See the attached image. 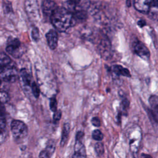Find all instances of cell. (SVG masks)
I'll return each instance as SVG.
<instances>
[{
    "label": "cell",
    "mask_w": 158,
    "mask_h": 158,
    "mask_svg": "<svg viewBox=\"0 0 158 158\" xmlns=\"http://www.w3.org/2000/svg\"><path fill=\"white\" fill-rule=\"evenodd\" d=\"M50 20L55 28L60 32L66 31L77 23L73 14L64 7H57Z\"/></svg>",
    "instance_id": "obj_1"
},
{
    "label": "cell",
    "mask_w": 158,
    "mask_h": 158,
    "mask_svg": "<svg viewBox=\"0 0 158 158\" xmlns=\"http://www.w3.org/2000/svg\"><path fill=\"white\" fill-rule=\"evenodd\" d=\"M10 129L14 139L21 141L24 139L28 135V128L26 124L21 120H14L11 122Z\"/></svg>",
    "instance_id": "obj_2"
},
{
    "label": "cell",
    "mask_w": 158,
    "mask_h": 158,
    "mask_svg": "<svg viewBox=\"0 0 158 158\" xmlns=\"http://www.w3.org/2000/svg\"><path fill=\"white\" fill-rule=\"evenodd\" d=\"M6 51L15 58H19L24 52L22 44L19 40L15 38L9 37L6 48Z\"/></svg>",
    "instance_id": "obj_3"
},
{
    "label": "cell",
    "mask_w": 158,
    "mask_h": 158,
    "mask_svg": "<svg viewBox=\"0 0 158 158\" xmlns=\"http://www.w3.org/2000/svg\"><path fill=\"white\" fill-rule=\"evenodd\" d=\"M0 69L1 80L6 82H14L19 77L17 69L12 64Z\"/></svg>",
    "instance_id": "obj_4"
},
{
    "label": "cell",
    "mask_w": 158,
    "mask_h": 158,
    "mask_svg": "<svg viewBox=\"0 0 158 158\" xmlns=\"http://www.w3.org/2000/svg\"><path fill=\"white\" fill-rule=\"evenodd\" d=\"M98 48L99 52L103 59L107 60L111 57V44L107 37L104 35H102L98 41Z\"/></svg>",
    "instance_id": "obj_5"
},
{
    "label": "cell",
    "mask_w": 158,
    "mask_h": 158,
    "mask_svg": "<svg viewBox=\"0 0 158 158\" xmlns=\"http://www.w3.org/2000/svg\"><path fill=\"white\" fill-rule=\"evenodd\" d=\"M26 12L31 21H37L40 18V11L36 1L27 0L25 1Z\"/></svg>",
    "instance_id": "obj_6"
},
{
    "label": "cell",
    "mask_w": 158,
    "mask_h": 158,
    "mask_svg": "<svg viewBox=\"0 0 158 158\" xmlns=\"http://www.w3.org/2000/svg\"><path fill=\"white\" fill-rule=\"evenodd\" d=\"M133 50L134 52L144 60H149L150 58V52L148 48L141 41L136 40L133 41Z\"/></svg>",
    "instance_id": "obj_7"
},
{
    "label": "cell",
    "mask_w": 158,
    "mask_h": 158,
    "mask_svg": "<svg viewBox=\"0 0 158 158\" xmlns=\"http://www.w3.org/2000/svg\"><path fill=\"white\" fill-rule=\"evenodd\" d=\"M0 130H1V143H2L7 138V131L6 129V120L5 117V109L3 104H1L0 111Z\"/></svg>",
    "instance_id": "obj_8"
},
{
    "label": "cell",
    "mask_w": 158,
    "mask_h": 158,
    "mask_svg": "<svg viewBox=\"0 0 158 158\" xmlns=\"http://www.w3.org/2000/svg\"><path fill=\"white\" fill-rule=\"evenodd\" d=\"M57 7L56 2L53 1L44 0L41 4L42 11L44 15L49 19H51L52 14Z\"/></svg>",
    "instance_id": "obj_9"
},
{
    "label": "cell",
    "mask_w": 158,
    "mask_h": 158,
    "mask_svg": "<svg viewBox=\"0 0 158 158\" xmlns=\"http://www.w3.org/2000/svg\"><path fill=\"white\" fill-rule=\"evenodd\" d=\"M46 38L50 49L52 50H54L57 46L59 38L57 32L54 29H51L46 33Z\"/></svg>",
    "instance_id": "obj_10"
},
{
    "label": "cell",
    "mask_w": 158,
    "mask_h": 158,
    "mask_svg": "<svg viewBox=\"0 0 158 158\" xmlns=\"http://www.w3.org/2000/svg\"><path fill=\"white\" fill-rule=\"evenodd\" d=\"M72 158H86L85 148L82 143V139H75L74 153Z\"/></svg>",
    "instance_id": "obj_11"
},
{
    "label": "cell",
    "mask_w": 158,
    "mask_h": 158,
    "mask_svg": "<svg viewBox=\"0 0 158 158\" xmlns=\"http://www.w3.org/2000/svg\"><path fill=\"white\" fill-rule=\"evenodd\" d=\"M133 5L138 11L144 14L149 13L147 0H135L133 1Z\"/></svg>",
    "instance_id": "obj_12"
},
{
    "label": "cell",
    "mask_w": 158,
    "mask_h": 158,
    "mask_svg": "<svg viewBox=\"0 0 158 158\" xmlns=\"http://www.w3.org/2000/svg\"><path fill=\"white\" fill-rule=\"evenodd\" d=\"M112 71L117 75H122L127 77H130L131 74L128 69L120 65H114L111 68Z\"/></svg>",
    "instance_id": "obj_13"
},
{
    "label": "cell",
    "mask_w": 158,
    "mask_h": 158,
    "mask_svg": "<svg viewBox=\"0 0 158 158\" xmlns=\"http://www.w3.org/2000/svg\"><path fill=\"white\" fill-rule=\"evenodd\" d=\"M20 76L23 84L27 86H30L33 81H31V78L30 75L25 69H22L20 71Z\"/></svg>",
    "instance_id": "obj_14"
},
{
    "label": "cell",
    "mask_w": 158,
    "mask_h": 158,
    "mask_svg": "<svg viewBox=\"0 0 158 158\" xmlns=\"http://www.w3.org/2000/svg\"><path fill=\"white\" fill-rule=\"evenodd\" d=\"M70 132V125L69 123H65L63 126L62 132V137L60 141V145L61 146H64L68 139L69 135Z\"/></svg>",
    "instance_id": "obj_15"
},
{
    "label": "cell",
    "mask_w": 158,
    "mask_h": 158,
    "mask_svg": "<svg viewBox=\"0 0 158 158\" xmlns=\"http://www.w3.org/2000/svg\"><path fill=\"white\" fill-rule=\"evenodd\" d=\"M149 7L148 14H158V0H147Z\"/></svg>",
    "instance_id": "obj_16"
},
{
    "label": "cell",
    "mask_w": 158,
    "mask_h": 158,
    "mask_svg": "<svg viewBox=\"0 0 158 158\" xmlns=\"http://www.w3.org/2000/svg\"><path fill=\"white\" fill-rule=\"evenodd\" d=\"M12 64L10 57L4 52H1L0 55V69L5 67Z\"/></svg>",
    "instance_id": "obj_17"
},
{
    "label": "cell",
    "mask_w": 158,
    "mask_h": 158,
    "mask_svg": "<svg viewBox=\"0 0 158 158\" xmlns=\"http://www.w3.org/2000/svg\"><path fill=\"white\" fill-rule=\"evenodd\" d=\"M149 102L153 112L156 114H158V96L156 95H152L149 97Z\"/></svg>",
    "instance_id": "obj_18"
},
{
    "label": "cell",
    "mask_w": 158,
    "mask_h": 158,
    "mask_svg": "<svg viewBox=\"0 0 158 158\" xmlns=\"http://www.w3.org/2000/svg\"><path fill=\"white\" fill-rule=\"evenodd\" d=\"M55 149H56V143H55V141L53 139L48 140V143L46 144V146L45 150L51 156L52 154L55 151Z\"/></svg>",
    "instance_id": "obj_19"
},
{
    "label": "cell",
    "mask_w": 158,
    "mask_h": 158,
    "mask_svg": "<svg viewBox=\"0 0 158 158\" xmlns=\"http://www.w3.org/2000/svg\"><path fill=\"white\" fill-rule=\"evenodd\" d=\"M94 149H95V151L98 156H101L104 152V145L101 142H98L95 144Z\"/></svg>",
    "instance_id": "obj_20"
},
{
    "label": "cell",
    "mask_w": 158,
    "mask_h": 158,
    "mask_svg": "<svg viewBox=\"0 0 158 158\" xmlns=\"http://www.w3.org/2000/svg\"><path fill=\"white\" fill-rule=\"evenodd\" d=\"M31 92L33 94V96L36 98H38L40 96V90L39 89L38 86L37 85V84L33 81L31 85Z\"/></svg>",
    "instance_id": "obj_21"
},
{
    "label": "cell",
    "mask_w": 158,
    "mask_h": 158,
    "mask_svg": "<svg viewBox=\"0 0 158 158\" xmlns=\"http://www.w3.org/2000/svg\"><path fill=\"white\" fill-rule=\"evenodd\" d=\"M92 137L96 141H101L103 139V134L99 130H95L92 133Z\"/></svg>",
    "instance_id": "obj_22"
},
{
    "label": "cell",
    "mask_w": 158,
    "mask_h": 158,
    "mask_svg": "<svg viewBox=\"0 0 158 158\" xmlns=\"http://www.w3.org/2000/svg\"><path fill=\"white\" fill-rule=\"evenodd\" d=\"M49 107L51 110L55 112L57 110V102L56 101V99L55 97H52L50 98V101H49Z\"/></svg>",
    "instance_id": "obj_23"
},
{
    "label": "cell",
    "mask_w": 158,
    "mask_h": 158,
    "mask_svg": "<svg viewBox=\"0 0 158 158\" xmlns=\"http://www.w3.org/2000/svg\"><path fill=\"white\" fill-rule=\"evenodd\" d=\"M31 37L35 41H38L40 39V31L37 27H33L31 30Z\"/></svg>",
    "instance_id": "obj_24"
},
{
    "label": "cell",
    "mask_w": 158,
    "mask_h": 158,
    "mask_svg": "<svg viewBox=\"0 0 158 158\" xmlns=\"http://www.w3.org/2000/svg\"><path fill=\"white\" fill-rule=\"evenodd\" d=\"M3 8L6 14H9L12 11L11 2L9 1H3Z\"/></svg>",
    "instance_id": "obj_25"
},
{
    "label": "cell",
    "mask_w": 158,
    "mask_h": 158,
    "mask_svg": "<svg viewBox=\"0 0 158 158\" xmlns=\"http://www.w3.org/2000/svg\"><path fill=\"white\" fill-rule=\"evenodd\" d=\"M120 107H121V109H122V113H123V114H126L127 113V109L129 107V101L127 99H124L122 100V102H121V105H120Z\"/></svg>",
    "instance_id": "obj_26"
},
{
    "label": "cell",
    "mask_w": 158,
    "mask_h": 158,
    "mask_svg": "<svg viewBox=\"0 0 158 158\" xmlns=\"http://www.w3.org/2000/svg\"><path fill=\"white\" fill-rule=\"evenodd\" d=\"M0 96H1L0 98H1V104H4L9 101V96L6 92H5L4 91H1Z\"/></svg>",
    "instance_id": "obj_27"
},
{
    "label": "cell",
    "mask_w": 158,
    "mask_h": 158,
    "mask_svg": "<svg viewBox=\"0 0 158 158\" xmlns=\"http://www.w3.org/2000/svg\"><path fill=\"white\" fill-rule=\"evenodd\" d=\"M62 112L60 110H57L56 112H54L53 115V120L54 123H57L61 118Z\"/></svg>",
    "instance_id": "obj_28"
},
{
    "label": "cell",
    "mask_w": 158,
    "mask_h": 158,
    "mask_svg": "<svg viewBox=\"0 0 158 158\" xmlns=\"http://www.w3.org/2000/svg\"><path fill=\"white\" fill-rule=\"evenodd\" d=\"M91 123L93 124V125H94V127H99L101 125V121L100 119L99 118V117H94L93 118H92L91 119Z\"/></svg>",
    "instance_id": "obj_29"
},
{
    "label": "cell",
    "mask_w": 158,
    "mask_h": 158,
    "mask_svg": "<svg viewBox=\"0 0 158 158\" xmlns=\"http://www.w3.org/2000/svg\"><path fill=\"white\" fill-rule=\"evenodd\" d=\"M50 157L51 156L45 149L42 150L39 154V158H50Z\"/></svg>",
    "instance_id": "obj_30"
},
{
    "label": "cell",
    "mask_w": 158,
    "mask_h": 158,
    "mask_svg": "<svg viewBox=\"0 0 158 158\" xmlns=\"http://www.w3.org/2000/svg\"><path fill=\"white\" fill-rule=\"evenodd\" d=\"M146 21L143 20V19H141L139 20L138 22V25L139 27H143L144 26L146 25Z\"/></svg>",
    "instance_id": "obj_31"
},
{
    "label": "cell",
    "mask_w": 158,
    "mask_h": 158,
    "mask_svg": "<svg viewBox=\"0 0 158 158\" xmlns=\"http://www.w3.org/2000/svg\"><path fill=\"white\" fill-rule=\"evenodd\" d=\"M143 158H152V157L149 155H147V154H143Z\"/></svg>",
    "instance_id": "obj_32"
},
{
    "label": "cell",
    "mask_w": 158,
    "mask_h": 158,
    "mask_svg": "<svg viewBox=\"0 0 158 158\" xmlns=\"http://www.w3.org/2000/svg\"><path fill=\"white\" fill-rule=\"evenodd\" d=\"M127 5L130 7L131 6V1H127Z\"/></svg>",
    "instance_id": "obj_33"
}]
</instances>
